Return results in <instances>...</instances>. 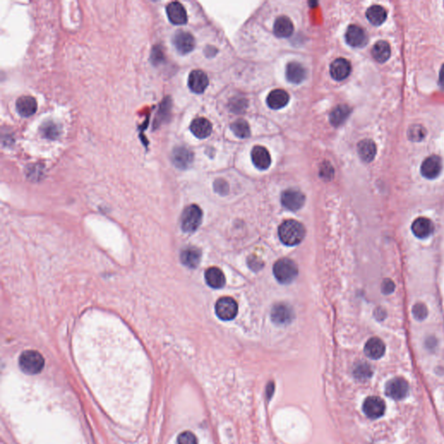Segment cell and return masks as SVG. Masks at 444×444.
<instances>
[{"label": "cell", "instance_id": "6da1fadb", "mask_svg": "<svg viewBox=\"0 0 444 444\" xmlns=\"http://www.w3.org/2000/svg\"><path fill=\"white\" fill-rule=\"evenodd\" d=\"M278 232L280 241L288 246L299 245L306 236V228L303 224L295 219L285 220Z\"/></svg>", "mask_w": 444, "mask_h": 444}, {"label": "cell", "instance_id": "7a4b0ae2", "mask_svg": "<svg viewBox=\"0 0 444 444\" xmlns=\"http://www.w3.org/2000/svg\"><path fill=\"white\" fill-rule=\"evenodd\" d=\"M274 277L283 285H288L294 281L299 274L298 265L293 260L283 258L274 263Z\"/></svg>", "mask_w": 444, "mask_h": 444}, {"label": "cell", "instance_id": "3957f363", "mask_svg": "<svg viewBox=\"0 0 444 444\" xmlns=\"http://www.w3.org/2000/svg\"><path fill=\"white\" fill-rule=\"evenodd\" d=\"M44 359L39 352L36 351H26L19 358V366L26 374L35 375L43 369Z\"/></svg>", "mask_w": 444, "mask_h": 444}, {"label": "cell", "instance_id": "277c9868", "mask_svg": "<svg viewBox=\"0 0 444 444\" xmlns=\"http://www.w3.org/2000/svg\"><path fill=\"white\" fill-rule=\"evenodd\" d=\"M203 213L199 206H188L182 215V229L185 233H193L202 224Z\"/></svg>", "mask_w": 444, "mask_h": 444}, {"label": "cell", "instance_id": "5b68a950", "mask_svg": "<svg viewBox=\"0 0 444 444\" xmlns=\"http://www.w3.org/2000/svg\"><path fill=\"white\" fill-rule=\"evenodd\" d=\"M215 313L221 320H232L238 314V304L233 298H220L215 304Z\"/></svg>", "mask_w": 444, "mask_h": 444}, {"label": "cell", "instance_id": "8992f818", "mask_svg": "<svg viewBox=\"0 0 444 444\" xmlns=\"http://www.w3.org/2000/svg\"><path fill=\"white\" fill-rule=\"evenodd\" d=\"M306 202V196L302 192L297 189L290 188L283 192L281 194V204L284 208L291 211L300 210Z\"/></svg>", "mask_w": 444, "mask_h": 444}, {"label": "cell", "instance_id": "52a82bcc", "mask_svg": "<svg viewBox=\"0 0 444 444\" xmlns=\"http://www.w3.org/2000/svg\"><path fill=\"white\" fill-rule=\"evenodd\" d=\"M271 318L273 322L278 326H285L293 320L294 312L287 304L278 303L272 308Z\"/></svg>", "mask_w": 444, "mask_h": 444}, {"label": "cell", "instance_id": "ba28073f", "mask_svg": "<svg viewBox=\"0 0 444 444\" xmlns=\"http://www.w3.org/2000/svg\"><path fill=\"white\" fill-rule=\"evenodd\" d=\"M385 393L393 400H402L409 393V384L404 378H396L389 380L385 386Z\"/></svg>", "mask_w": 444, "mask_h": 444}, {"label": "cell", "instance_id": "9c48e42d", "mask_svg": "<svg viewBox=\"0 0 444 444\" xmlns=\"http://www.w3.org/2000/svg\"><path fill=\"white\" fill-rule=\"evenodd\" d=\"M173 43L180 54L185 55L192 52L195 46V40L193 35L188 32L179 31L173 38Z\"/></svg>", "mask_w": 444, "mask_h": 444}, {"label": "cell", "instance_id": "30bf717a", "mask_svg": "<svg viewBox=\"0 0 444 444\" xmlns=\"http://www.w3.org/2000/svg\"><path fill=\"white\" fill-rule=\"evenodd\" d=\"M363 411L369 418H379L385 412V404L380 398L369 397L363 402Z\"/></svg>", "mask_w": 444, "mask_h": 444}, {"label": "cell", "instance_id": "8fae6325", "mask_svg": "<svg viewBox=\"0 0 444 444\" xmlns=\"http://www.w3.org/2000/svg\"><path fill=\"white\" fill-rule=\"evenodd\" d=\"M442 169V161L438 156H429L422 163L421 173L426 179H436Z\"/></svg>", "mask_w": 444, "mask_h": 444}, {"label": "cell", "instance_id": "7c38bea8", "mask_svg": "<svg viewBox=\"0 0 444 444\" xmlns=\"http://www.w3.org/2000/svg\"><path fill=\"white\" fill-rule=\"evenodd\" d=\"M193 161V154L188 147H176L172 153V162L180 169H187L190 167Z\"/></svg>", "mask_w": 444, "mask_h": 444}, {"label": "cell", "instance_id": "4fadbf2b", "mask_svg": "<svg viewBox=\"0 0 444 444\" xmlns=\"http://www.w3.org/2000/svg\"><path fill=\"white\" fill-rule=\"evenodd\" d=\"M167 18L176 26H182L188 22V14L186 9L179 2H172L166 7Z\"/></svg>", "mask_w": 444, "mask_h": 444}, {"label": "cell", "instance_id": "5bb4252c", "mask_svg": "<svg viewBox=\"0 0 444 444\" xmlns=\"http://www.w3.org/2000/svg\"><path fill=\"white\" fill-rule=\"evenodd\" d=\"M411 231L419 239H426L434 233L435 226L431 219L426 217H418L413 221Z\"/></svg>", "mask_w": 444, "mask_h": 444}, {"label": "cell", "instance_id": "9a60e30c", "mask_svg": "<svg viewBox=\"0 0 444 444\" xmlns=\"http://www.w3.org/2000/svg\"><path fill=\"white\" fill-rule=\"evenodd\" d=\"M346 42L351 46L361 48L366 45L368 42L366 33L358 26H350L346 33Z\"/></svg>", "mask_w": 444, "mask_h": 444}, {"label": "cell", "instance_id": "2e32d148", "mask_svg": "<svg viewBox=\"0 0 444 444\" xmlns=\"http://www.w3.org/2000/svg\"><path fill=\"white\" fill-rule=\"evenodd\" d=\"M188 87L193 92L202 94L208 86V78L205 72L200 69L191 71L188 77Z\"/></svg>", "mask_w": 444, "mask_h": 444}, {"label": "cell", "instance_id": "e0dca14e", "mask_svg": "<svg viewBox=\"0 0 444 444\" xmlns=\"http://www.w3.org/2000/svg\"><path fill=\"white\" fill-rule=\"evenodd\" d=\"M352 71V65L349 61L344 58H337L332 62L330 72L332 78L337 81H343L349 77Z\"/></svg>", "mask_w": 444, "mask_h": 444}, {"label": "cell", "instance_id": "ac0fdd59", "mask_svg": "<svg viewBox=\"0 0 444 444\" xmlns=\"http://www.w3.org/2000/svg\"><path fill=\"white\" fill-rule=\"evenodd\" d=\"M16 110L18 115L23 117H30L34 115L38 110V103L37 100L30 96L23 95L17 99L16 102Z\"/></svg>", "mask_w": 444, "mask_h": 444}, {"label": "cell", "instance_id": "d6986e66", "mask_svg": "<svg viewBox=\"0 0 444 444\" xmlns=\"http://www.w3.org/2000/svg\"><path fill=\"white\" fill-rule=\"evenodd\" d=\"M251 157L254 166L260 170L267 169L271 165L270 153L268 150L262 146H255L252 150Z\"/></svg>", "mask_w": 444, "mask_h": 444}, {"label": "cell", "instance_id": "ffe728a7", "mask_svg": "<svg viewBox=\"0 0 444 444\" xmlns=\"http://www.w3.org/2000/svg\"><path fill=\"white\" fill-rule=\"evenodd\" d=\"M385 344L378 337H372L364 346V353L368 358L377 360L382 358L385 353Z\"/></svg>", "mask_w": 444, "mask_h": 444}, {"label": "cell", "instance_id": "44dd1931", "mask_svg": "<svg viewBox=\"0 0 444 444\" xmlns=\"http://www.w3.org/2000/svg\"><path fill=\"white\" fill-rule=\"evenodd\" d=\"M286 76L287 80L291 84H300L306 79V68L300 63L291 62L286 66Z\"/></svg>", "mask_w": 444, "mask_h": 444}, {"label": "cell", "instance_id": "7402d4cb", "mask_svg": "<svg viewBox=\"0 0 444 444\" xmlns=\"http://www.w3.org/2000/svg\"><path fill=\"white\" fill-rule=\"evenodd\" d=\"M206 282L211 288L221 289L225 286L226 278L223 272L216 266H212L205 272Z\"/></svg>", "mask_w": 444, "mask_h": 444}, {"label": "cell", "instance_id": "603a6c76", "mask_svg": "<svg viewBox=\"0 0 444 444\" xmlns=\"http://www.w3.org/2000/svg\"><path fill=\"white\" fill-rule=\"evenodd\" d=\"M202 260V252L199 248L189 246L185 248L181 254L182 264L191 269L196 268Z\"/></svg>", "mask_w": 444, "mask_h": 444}, {"label": "cell", "instance_id": "cb8c5ba5", "mask_svg": "<svg viewBox=\"0 0 444 444\" xmlns=\"http://www.w3.org/2000/svg\"><path fill=\"white\" fill-rule=\"evenodd\" d=\"M289 100H290V96L288 93L286 92V90L278 89L269 93L266 103L268 104L269 107L273 110H280L286 107L288 104Z\"/></svg>", "mask_w": 444, "mask_h": 444}, {"label": "cell", "instance_id": "d4e9b609", "mask_svg": "<svg viewBox=\"0 0 444 444\" xmlns=\"http://www.w3.org/2000/svg\"><path fill=\"white\" fill-rule=\"evenodd\" d=\"M212 130H213L212 124L208 119L199 117L194 119L191 122V132L193 133V136H196L197 138H207L208 136H210Z\"/></svg>", "mask_w": 444, "mask_h": 444}, {"label": "cell", "instance_id": "484cf974", "mask_svg": "<svg viewBox=\"0 0 444 444\" xmlns=\"http://www.w3.org/2000/svg\"><path fill=\"white\" fill-rule=\"evenodd\" d=\"M293 23L291 19L286 16L278 17L274 26V34L278 38H288L293 33Z\"/></svg>", "mask_w": 444, "mask_h": 444}, {"label": "cell", "instance_id": "4316f807", "mask_svg": "<svg viewBox=\"0 0 444 444\" xmlns=\"http://www.w3.org/2000/svg\"><path fill=\"white\" fill-rule=\"evenodd\" d=\"M358 152L362 160L364 162H371L375 158L376 154H377V147H376L375 142L369 140V139H365L361 141L358 145Z\"/></svg>", "mask_w": 444, "mask_h": 444}, {"label": "cell", "instance_id": "83f0119b", "mask_svg": "<svg viewBox=\"0 0 444 444\" xmlns=\"http://www.w3.org/2000/svg\"><path fill=\"white\" fill-rule=\"evenodd\" d=\"M390 46L386 41H378L372 50L373 58L378 63H384L390 57Z\"/></svg>", "mask_w": 444, "mask_h": 444}, {"label": "cell", "instance_id": "f1b7e54d", "mask_svg": "<svg viewBox=\"0 0 444 444\" xmlns=\"http://www.w3.org/2000/svg\"><path fill=\"white\" fill-rule=\"evenodd\" d=\"M350 114L351 109L349 106L341 104L332 110V113L330 114V121L335 127H338L346 121Z\"/></svg>", "mask_w": 444, "mask_h": 444}, {"label": "cell", "instance_id": "f546056e", "mask_svg": "<svg viewBox=\"0 0 444 444\" xmlns=\"http://www.w3.org/2000/svg\"><path fill=\"white\" fill-rule=\"evenodd\" d=\"M366 17L369 21V23H372L373 26H381L384 21L386 20V10L381 6H371L367 10Z\"/></svg>", "mask_w": 444, "mask_h": 444}, {"label": "cell", "instance_id": "4dcf8cb0", "mask_svg": "<svg viewBox=\"0 0 444 444\" xmlns=\"http://www.w3.org/2000/svg\"><path fill=\"white\" fill-rule=\"evenodd\" d=\"M231 129L233 130L234 135L239 138H248L251 135V130H250L249 125L245 120H242V119H239V120L234 121V124H232Z\"/></svg>", "mask_w": 444, "mask_h": 444}, {"label": "cell", "instance_id": "1f68e13d", "mask_svg": "<svg viewBox=\"0 0 444 444\" xmlns=\"http://www.w3.org/2000/svg\"><path fill=\"white\" fill-rule=\"evenodd\" d=\"M40 131L43 137L51 140H55L60 135V129L52 121H44L41 125Z\"/></svg>", "mask_w": 444, "mask_h": 444}, {"label": "cell", "instance_id": "d6a6232c", "mask_svg": "<svg viewBox=\"0 0 444 444\" xmlns=\"http://www.w3.org/2000/svg\"><path fill=\"white\" fill-rule=\"evenodd\" d=\"M353 374H354L355 378L358 380L364 381L369 379L372 377L373 371H372V366L369 365V363L361 362V363L356 364L354 371H353Z\"/></svg>", "mask_w": 444, "mask_h": 444}, {"label": "cell", "instance_id": "836d02e7", "mask_svg": "<svg viewBox=\"0 0 444 444\" xmlns=\"http://www.w3.org/2000/svg\"><path fill=\"white\" fill-rule=\"evenodd\" d=\"M426 136V130L421 125H413L408 131L409 139L413 141H420Z\"/></svg>", "mask_w": 444, "mask_h": 444}, {"label": "cell", "instance_id": "e575fe53", "mask_svg": "<svg viewBox=\"0 0 444 444\" xmlns=\"http://www.w3.org/2000/svg\"><path fill=\"white\" fill-rule=\"evenodd\" d=\"M412 313L416 320L423 321L428 317L429 311H428L427 306H425L424 303L418 302L413 306Z\"/></svg>", "mask_w": 444, "mask_h": 444}, {"label": "cell", "instance_id": "d590c367", "mask_svg": "<svg viewBox=\"0 0 444 444\" xmlns=\"http://www.w3.org/2000/svg\"><path fill=\"white\" fill-rule=\"evenodd\" d=\"M178 444H198L196 436L190 431L182 432L177 439Z\"/></svg>", "mask_w": 444, "mask_h": 444}, {"label": "cell", "instance_id": "8d00e7d4", "mask_svg": "<svg viewBox=\"0 0 444 444\" xmlns=\"http://www.w3.org/2000/svg\"><path fill=\"white\" fill-rule=\"evenodd\" d=\"M230 109L235 113H241L246 108V101L244 98L232 99L230 102Z\"/></svg>", "mask_w": 444, "mask_h": 444}, {"label": "cell", "instance_id": "74e56055", "mask_svg": "<svg viewBox=\"0 0 444 444\" xmlns=\"http://www.w3.org/2000/svg\"><path fill=\"white\" fill-rule=\"evenodd\" d=\"M214 188L216 193H219L221 195H226L229 191V186H228V182L222 179L216 180L214 182Z\"/></svg>", "mask_w": 444, "mask_h": 444}, {"label": "cell", "instance_id": "f35d334b", "mask_svg": "<svg viewBox=\"0 0 444 444\" xmlns=\"http://www.w3.org/2000/svg\"><path fill=\"white\" fill-rule=\"evenodd\" d=\"M334 171L332 168V165L328 162H325L320 168V176L324 179L330 180L333 176Z\"/></svg>", "mask_w": 444, "mask_h": 444}, {"label": "cell", "instance_id": "ab89813d", "mask_svg": "<svg viewBox=\"0 0 444 444\" xmlns=\"http://www.w3.org/2000/svg\"><path fill=\"white\" fill-rule=\"evenodd\" d=\"M381 288H382V292H383L384 294L389 295L390 294V293H392L393 291H395L396 286L392 280H389V279H385V280L383 281V283H382Z\"/></svg>", "mask_w": 444, "mask_h": 444}, {"label": "cell", "instance_id": "60d3db41", "mask_svg": "<svg viewBox=\"0 0 444 444\" xmlns=\"http://www.w3.org/2000/svg\"><path fill=\"white\" fill-rule=\"evenodd\" d=\"M162 59H163V54H162V50L155 47L152 50V54H151V60L153 62V64H160L162 62Z\"/></svg>", "mask_w": 444, "mask_h": 444}, {"label": "cell", "instance_id": "b9f144b4", "mask_svg": "<svg viewBox=\"0 0 444 444\" xmlns=\"http://www.w3.org/2000/svg\"><path fill=\"white\" fill-rule=\"evenodd\" d=\"M386 315V311L383 308H377L374 312V316L378 320H384Z\"/></svg>", "mask_w": 444, "mask_h": 444}, {"label": "cell", "instance_id": "7bdbcfd3", "mask_svg": "<svg viewBox=\"0 0 444 444\" xmlns=\"http://www.w3.org/2000/svg\"><path fill=\"white\" fill-rule=\"evenodd\" d=\"M439 85L442 90H444V64L441 66L440 70V77H439Z\"/></svg>", "mask_w": 444, "mask_h": 444}, {"label": "cell", "instance_id": "ee69618b", "mask_svg": "<svg viewBox=\"0 0 444 444\" xmlns=\"http://www.w3.org/2000/svg\"><path fill=\"white\" fill-rule=\"evenodd\" d=\"M267 391H269V392H267V396L272 397V395H273V393H274V384H273V383H270V384L267 385Z\"/></svg>", "mask_w": 444, "mask_h": 444}]
</instances>
